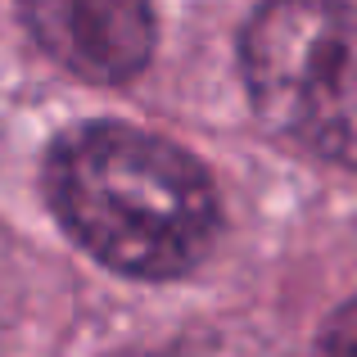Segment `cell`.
I'll return each instance as SVG.
<instances>
[{
    "label": "cell",
    "mask_w": 357,
    "mask_h": 357,
    "mask_svg": "<svg viewBox=\"0 0 357 357\" xmlns=\"http://www.w3.org/2000/svg\"><path fill=\"white\" fill-rule=\"evenodd\" d=\"M45 204L100 267L131 280H176L213 253L222 199L213 176L167 136L131 122H82L41 163Z\"/></svg>",
    "instance_id": "cell-1"
},
{
    "label": "cell",
    "mask_w": 357,
    "mask_h": 357,
    "mask_svg": "<svg viewBox=\"0 0 357 357\" xmlns=\"http://www.w3.org/2000/svg\"><path fill=\"white\" fill-rule=\"evenodd\" d=\"M258 122L317 158L357 167V14L340 0H262L240 36Z\"/></svg>",
    "instance_id": "cell-2"
},
{
    "label": "cell",
    "mask_w": 357,
    "mask_h": 357,
    "mask_svg": "<svg viewBox=\"0 0 357 357\" xmlns=\"http://www.w3.org/2000/svg\"><path fill=\"white\" fill-rule=\"evenodd\" d=\"M14 9L63 73L96 86L131 82L154 54L149 0H14Z\"/></svg>",
    "instance_id": "cell-3"
},
{
    "label": "cell",
    "mask_w": 357,
    "mask_h": 357,
    "mask_svg": "<svg viewBox=\"0 0 357 357\" xmlns=\"http://www.w3.org/2000/svg\"><path fill=\"white\" fill-rule=\"evenodd\" d=\"M317 357H357V298H349L344 307H335V317L321 331Z\"/></svg>",
    "instance_id": "cell-4"
}]
</instances>
